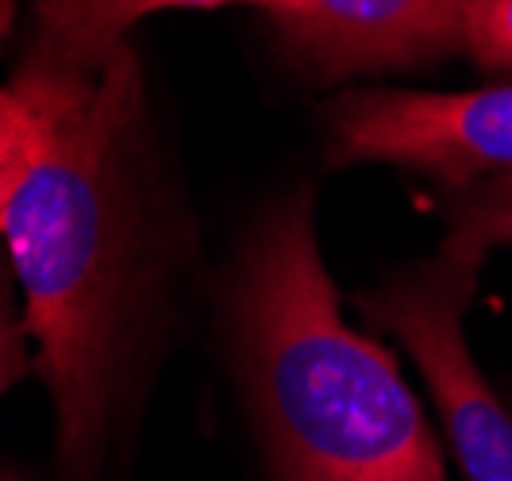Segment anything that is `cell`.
Returning a JSON list of instances; mask_svg holds the SVG:
<instances>
[{
    "instance_id": "1",
    "label": "cell",
    "mask_w": 512,
    "mask_h": 481,
    "mask_svg": "<svg viewBox=\"0 0 512 481\" xmlns=\"http://www.w3.org/2000/svg\"><path fill=\"white\" fill-rule=\"evenodd\" d=\"M47 70L51 116L8 197L0 239L24 293L35 374L54 397L58 455L85 478L108 439L135 312L128 158L143 74L128 47L93 74Z\"/></svg>"
},
{
    "instance_id": "2",
    "label": "cell",
    "mask_w": 512,
    "mask_h": 481,
    "mask_svg": "<svg viewBox=\"0 0 512 481\" xmlns=\"http://www.w3.org/2000/svg\"><path fill=\"white\" fill-rule=\"evenodd\" d=\"M231 316L270 481H447L393 355L339 312L308 193L255 224Z\"/></svg>"
},
{
    "instance_id": "3",
    "label": "cell",
    "mask_w": 512,
    "mask_h": 481,
    "mask_svg": "<svg viewBox=\"0 0 512 481\" xmlns=\"http://www.w3.org/2000/svg\"><path fill=\"white\" fill-rule=\"evenodd\" d=\"M486 254L447 235L432 258L362 293L359 308L420 366L462 478L512 481V408L493 393L466 339V312Z\"/></svg>"
},
{
    "instance_id": "4",
    "label": "cell",
    "mask_w": 512,
    "mask_h": 481,
    "mask_svg": "<svg viewBox=\"0 0 512 481\" xmlns=\"http://www.w3.org/2000/svg\"><path fill=\"white\" fill-rule=\"evenodd\" d=\"M332 162H389L459 189L512 181V85L474 93L351 89L328 104Z\"/></svg>"
},
{
    "instance_id": "5",
    "label": "cell",
    "mask_w": 512,
    "mask_h": 481,
    "mask_svg": "<svg viewBox=\"0 0 512 481\" xmlns=\"http://www.w3.org/2000/svg\"><path fill=\"white\" fill-rule=\"evenodd\" d=\"M470 0H262L285 54L316 77L424 66L462 51Z\"/></svg>"
},
{
    "instance_id": "6",
    "label": "cell",
    "mask_w": 512,
    "mask_h": 481,
    "mask_svg": "<svg viewBox=\"0 0 512 481\" xmlns=\"http://www.w3.org/2000/svg\"><path fill=\"white\" fill-rule=\"evenodd\" d=\"M224 4H262V0H39L35 43L27 58L47 62L66 74H93L116 51L124 35L151 12L166 8H224Z\"/></svg>"
},
{
    "instance_id": "7",
    "label": "cell",
    "mask_w": 512,
    "mask_h": 481,
    "mask_svg": "<svg viewBox=\"0 0 512 481\" xmlns=\"http://www.w3.org/2000/svg\"><path fill=\"white\" fill-rule=\"evenodd\" d=\"M54 101V74L47 66L24 58L16 77L0 89V220L16 181L39 147Z\"/></svg>"
},
{
    "instance_id": "8",
    "label": "cell",
    "mask_w": 512,
    "mask_h": 481,
    "mask_svg": "<svg viewBox=\"0 0 512 481\" xmlns=\"http://www.w3.org/2000/svg\"><path fill=\"white\" fill-rule=\"evenodd\" d=\"M470 247H505L512 243V197L497 185H474V189H459L451 201V231Z\"/></svg>"
},
{
    "instance_id": "9",
    "label": "cell",
    "mask_w": 512,
    "mask_h": 481,
    "mask_svg": "<svg viewBox=\"0 0 512 481\" xmlns=\"http://www.w3.org/2000/svg\"><path fill=\"white\" fill-rule=\"evenodd\" d=\"M462 51L482 70H512V0H470L466 4Z\"/></svg>"
},
{
    "instance_id": "10",
    "label": "cell",
    "mask_w": 512,
    "mask_h": 481,
    "mask_svg": "<svg viewBox=\"0 0 512 481\" xmlns=\"http://www.w3.org/2000/svg\"><path fill=\"white\" fill-rule=\"evenodd\" d=\"M12 262L0 258V393L20 381L27 370H35V355H27V324L16 312L12 297Z\"/></svg>"
},
{
    "instance_id": "11",
    "label": "cell",
    "mask_w": 512,
    "mask_h": 481,
    "mask_svg": "<svg viewBox=\"0 0 512 481\" xmlns=\"http://www.w3.org/2000/svg\"><path fill=\"white\" fill-rule=\"evenodd\" d=\"M12 20H16V0H0V43L8 39V31H12Z\"/></svg>"
},
{
    "instance_id": "12",
    "label": "cell",
    "mask_w": 512,
    "mask_h": 481,
    "mask_svg": "<svg viewBox=\"0 0 512 481\" xmlns=\"http://www.w3.org/2000/svg\"><path fill=\"white\" fill-rule=\"evenodd\" d=\"M489 185H497V189H505V193H509V197H512V181H489Z\"/></svg>"
},
{
    "instance_id": "13",
    "label": "cell",
    "mask_w": 512,
    "mask_h": 481,
    "mask_svg": "<svg viewBox=\"0 0 512 481\" xmlns=\"http://www.w3.org/2000/svg\"><path fill=\"white\" fill-rule=\"evenodd\" d=\"M505 401H509V408H512V385H509V397H505Z\"/></svg>"
},
{
    "instance_id": "14",
    "label": "cell",
    "mask_w": 512,
    "mask_h": 481,
    "mask_svg": "<svg viewBox=\"0 0 512 481\" xmlns=\"http://www.w3.org/2000/svg\"><path fill=\"white\" fill-rule=\"evenodd\" d=\"M0 481H8V478H0Z\"/></svg>"
}]
</instances>
